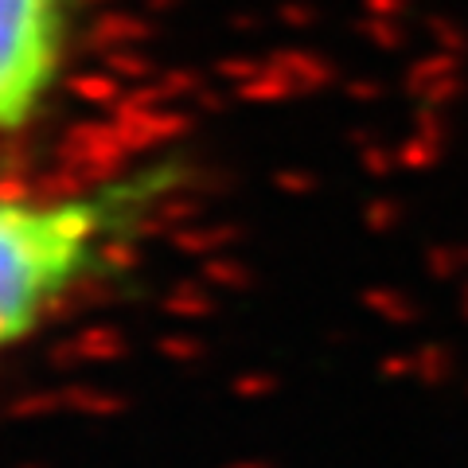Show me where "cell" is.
Segmentation results:
<instances>
[{
    "label": "cell",
    "instance_id": "obj_1",
    "mask_svg": "<svg viewBox=\"0 0 468 468\" xmlns=\"http://www.w3.org/2000/svg\"><path fill=\"white\" fill-rule=\"evenodd\" d=\"M180 184V156H153L79 192L0 184V351L27 340L58 304L106 273Z\"/></svg>",
    "mask_w": 468,
    "mask_h": 468
},
{
    "label": "cell",
    "instance_id": "obj_2",
    "mask_svg": "<svg viewBox=\"0 0 468 468\" xmlns=\"http://www.w3.org/2000/svg\"><path fill=\"white\" fill-rule=\"evenodd\" d=\"M82 0H0V141L24 137L75 67Z\"/></svg>",
    "mask_w": 468,
    "mask_h": 468
}]
</instances>
